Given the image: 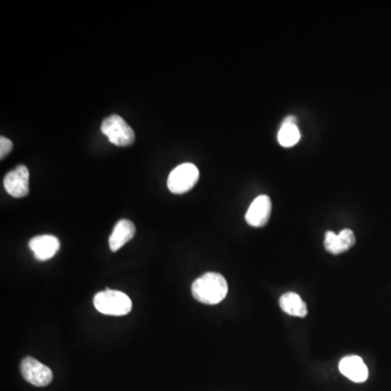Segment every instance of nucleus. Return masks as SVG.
I'll list each match as a JSON object with an SVG mask.
<instances>
[{
	"mask_svg": "<svg viewBox=\"0 0 391 391\" xmlns=\"http://www.w3.org/2000/svg\"><path fill=\"white\" fill-rule=\"evenodd\" d=\"M228 285L223 275L214 272L203 274L191 286L193 298L205 304H218L228 295Z\"/></svg>",
	"mask_w": 391,
	"mask_h": 391,
	"instance_id": "nucleus-1",
	"label": "nucleus"
},
{
	"mask_svg": "<svg viewBox=\"0 0 391 391\" xmlns=\"http://www.w3.org/2000/svg\"><path fill=\"white\" fill-rule=\"evenodd\" d=\"M94 306L105 316H126L132 310V300L122 291L107 288L94 297Z\"/></svg>",
	"mask_w": 391,
	"mask_h": 391,
	"instance_id": "nucleus-2",
	"label": "nucleus"
},
{
	"mask_svg": "<svg viewBox=\"0 0 391 391\" xmlns=\"http://www.w3.org/2000/svg\"><path fill=\"white\" fill-rule=\"evenodd\" d=\"M101 132L111 144L117 147H127L134 144L135 133L120 115L105 117L101 124Z\"/></svg>",
	"mask_w": 391,
	"mask_h": 391,
	"instance_id": "nucleus-3",
	"label": "nucleus"
},
{
	"mask_svg": "<svg viewBox=\"0 0 391 391\" xmlns=\"http://www.w3.org/2000/svg\"><path fill=\"white\" fill-rule=\"evenodd\" d=\"M199 170L195 164L183 163L176 166L168 177V189L175 195H182L198 183Z\"/></svg>",
	"mask_w": 391,
	"mask_h": 391,
	"instance_id": "nucleus-4",
	"label": "nucleus"
},
{
	"mask_svg": "<svg viewBox=\"0 0 391 391\" xmlns=\"http://www.w3.org/2000/svg\"><path fill=\"white\" fill-rule=\"evenodd\" d=\"M20 371L27 383L36 387L48 386L54 378L52 369L32 357L22 360Z\"/></svg>",
	"mask_w": 391,
	"mask_h": 391,
	"instance_id": "nucleus-5",
	"label": "nucleus"
},
{
	"mask_svg": "<svg viewBox=\"0 0 391 391\" xmlns=\"http://www.w3.org/2000/svg\"><path fill=\"white\" fill-rule=\"evenodd\" d=\"M29 173L27 166L17 165L11 170L3 179V186L10 196L15 198H23L29 193Z\"/></svg>",
	"mask_w": 391,
	"mask_h": 391,
	"instance_id": "nucleus-6",
	"label": "nucleus"
},
{
	"mask_svg": "<svg viewBox=\"0 0 391 391\" xmlns=\"http://www.w3.org/2000/svg\"><path fill=\"white\" fill-rule=\"evenodd\" d=\"M271 211L272 202L269 196H259L248 209L246 221L253 228H262L269 222Z\"/></svg>",
	"mask_w": 391,
	"mask_h": 391,
	"instance_id": "nucleus-7",
	"label": "nucleus"
},
{
	"mask_svg": "<svg viewBox=\"0 0 391 391\" xmlns=\"http://www.w3.org/2000/svg\"><path fill=\"white\" fill-rule=\"evenodd\" d=\"M29 246L38 261H47L56 256L60 248V242L52 235H40L29 240Z\"/></svg>",
	"mask_w": 391,
	"mask_h": 391,
	"instance_id": "nucleus-8",
	"label": "nucleus"
},
{
	"mask_svg": "<svg viewBox=\"0 0 391 391\" xmlns=\"http://www.w3.org/2000/svg\"><path fill=\"white\" fill-rule=\"evenodd\" d=\"M339 371L353 383H364L369 377V369L359 355H348L340 360Z\"/></svg>",
	"mask_w": 391,
	"mask_h": 391,
	"instance_id": "nucleus-9",
	"label": "nucleus"
},
{
	"mask_svg": "<svg viewBox=\"0 0 391 391\" xmlns=\"http://www.w3.org/2000/svg\"><path fill=\"white\" fill-rule=\"evenodd\" d=\"M355 244V233L351 230H342L339 234L334 232H326L324 246L325 249L332 254H340L348 251Z\"/></svg>",
	"mask_w": 391,
	"mask_h": 391,
	"instance_id": "nucleus-10",
	"label": "nucleus"
},
{
	"mask_svg": "<svg viewBox=\"0 0 391 391\" xmlns=\"http://www.w3.org/2000/svg\"><path fill=\"white\" fill-rule=\"evenodd\" d=\"M136 234L134 223L130 220H121L115 224L112 234L109 238V247L111 251L120 250L125 244L130 242Z\"/></svg>",
	"mask_w": 391,
	"mask_h": 391,
	"instance_id": "nucleus-11",
	"label": "nucleus"
},
{
	"mask_svg": "<svg viewBox=\"0 0 391 391\" xmlns=\"http://www.w3.org/2000/svg\"><path fill=\"white\" fill-rule=\"evenodd\" d=\"M279 306L288 316L304 318L308 314V308L298 293H286L279 298Z\"/></svg>",
	"mask_w": 391,
	"mask_h": 391,
	"instance_id": "nucleus-12",
	"label": "nucleus"
},
{
	"mask_svg": "<svg viewBox=\"0 0 391 391\" xmlns=\"http://www.w3.org/2000/svg\"><path fill=\"white\" fill-rule=\"evenodd\" d=\"M301 135L297 125L281 124L279 142L283 147H293L300 140Z\"/></svg>",
	"mask_w": 391,
	"mask_h": 391,
	"instance_id": "nucleus-13",
	"label": "nucleus"
},
{
	"mask_svg": "<svg viewBox=\"0 0 391 391\" xmlns=\"http://www.w3.org/2000/svg\"><path fill=\"white\" fill-rule=\"evenodd\" d=\"M13 144L7 137H0V158L5 159L6 156L13 150Z\"/></svg>",
	"mask_w": 391,
	"mask_h": 391,
	"instance_id": "nucleus-14",
	"label": "nucleus"
},
{
	"mask_svg": "<svg viewBox=\"0 0 391 391\" xmlns=\"http://www.w3.org/2000/svg\"><path fill=\"white\" fill-rule=\"evenodd\" d=\"M283 124L297 125L296 117H287L286 119H285V121H283Z\"/></svg>",
	"mask_w": 391,
	"mask_h": 391,
	"instance_id": "nucleus-15",
	"label": "nucleus"
}]
</instances>
